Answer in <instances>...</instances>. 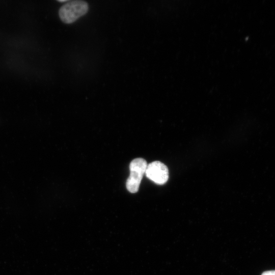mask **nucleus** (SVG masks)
I'll list each match as a JSON object with an SVG mask.
<instances>
[{
  "label": "nucleus",
  "mask_w": 275,
  "mask_h": 275,
  "mask_svg": "<svg viewBox=\"0 0 275 275\" xmlns=\"http://www.w3.org/2000/svg\"><path fill=\"white\" fill-rule=\"evenodd\" d=\"M89 7L87 2L81 0L69 1L60 9L61 20L65 23H71L86 14Z\"/></svg>",
  "instance_id": "nucleus-1"
},
{
  "label": "nucleus",
  "mask_w": 275,
  "mask_h": 275,
  "mask_svg": "<svg viewBox=\"0 0 275 275\" xmlns=\"http://www.w3.org/2000/svg\"><path fill=\"white\" fill-rule=\"evenodd\" d=\"M147 161L142 158L132 160L129 164L130 175L126 181L127 190L131 193H136L147 167Z\"/></svg>",
  "instance_id": "nucleus-2"
},
{
  "label": "nucleus",
  "mask_w": 275,
  "mask_h": 275,
  "mask_svg": "<svg viewBox=\"0 0 275 275\" xmlns=\"http://www.w3.org/2000/svg\"><path fill=\"white\" fill-rule=\"evenodd\" d=\"M145 174L148 179L159 185L166 183L169 179L167 167L159 161H154L148 164Z\"/></svg>",
  "instance_id": "nucleus-3"
},
{
  "label": "nucleus",
  "mask_w": 275,
  "mask_h": 275,
  "mask_svg": "<svg viewBox=\"0 0 275 275\" xmlns=\"http://www.w3.org/2000/svg\"><path fill=\"white\" fill-rule=\"evenodd\" d=\"M261 275H275V270L265 271Z\"/></svg>",
  "instance_id": "nucleus-4"
},
{
  "label": "nucleus",
  "mask_w": 275,
  "mask_h": 275,
  "mask_svg": "<svg viewBox=\"0 0 275 275\" xmlns=\"http://www.w3.org/2000/svg\"><path fill=\"white\" fill-rule=\"evenodd\" d=\"M59 2H66V0H63V1H59Z\"/></svg>",
  "instance_id": "nucleus-5"
}]
</instances>
